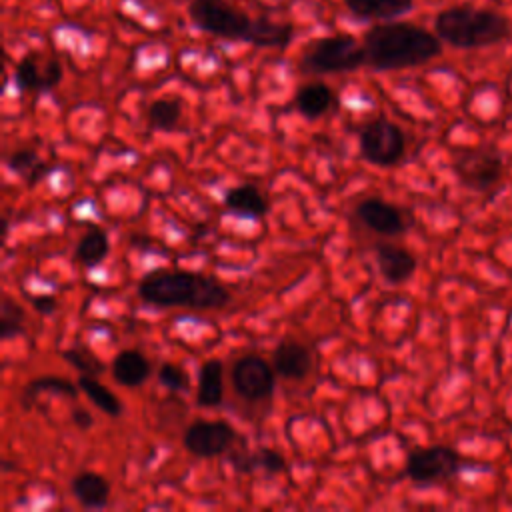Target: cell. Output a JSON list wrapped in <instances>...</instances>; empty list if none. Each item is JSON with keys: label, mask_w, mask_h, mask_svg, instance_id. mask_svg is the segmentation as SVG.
Masks as SVG:
<instances>
[{"label": "cell", "mask_w": 512, "mask_h": 512, "mask_svg": "<svg viewBox=\"0 0 512 512\" xmlns=\"http://www.w3.org/2000/svg\"><path fill=\"white\" fill-rule=\"evenodd\" d=\"M274 366L260 356H242L232 368L234 390L246 400H262L274 392Z\"/></svg>", "instance_id": "obj_8"}, {"label": "cell", "mask_w": 512, "mask_h": 512, "mask_svg": "<svg viewBox=\"0 0 512 512\" xmlns=\"http://www.w3.org/2000/svg\"><path fill=\"white\" fill-rule=\"evenodd\" d=\"M356 216L364 226L384 236H396L406 230V220L402 212L390 202H384L380 198L362 200L356 206Z\"/></svg>", "instance_id": "obj_12"}, {"label": "cell", "mask_w": 512, "mask_h": 512, "mask_svg": "<svg viewBox=\"0 0 512 512\" xmlns=\"http://www.w3.org/2000/svg\"><path fill=\"white\" fill-rule=\"evenodd\" d=\"M504 162L494 150H472L456 162V172L474 190H488L502 178Z\"/></svg>", "instance_id": "obj_10"}, {"label": "cell", "mask_w": 512, "mask_h": 512, "mask_svg": "<svg viewBox=\"0 0 512 512\" xmlns=\"http://www.w3.org/2000/svg\"><path fill=\"white\" fill-rule=\"evenodd\" d=\"M72 420H74V424L80 430H88L92 426V416L86 410H82V408H74L72 410Z\"/></svg>", "instance_id": "obj_31"}, {"label": "cell", "mask_w": 512, "mask_h": 512, "mask_svg": "<svg viewBox=\"0 0 512 512\" xmlns=\"http://www.w3.org/2000/svg\"><path fill=\"white\" fill-rule=\"evenodd\" d=\"M236 432L228 422L198 420L192 422L184 432V446L190 454L200 458H212L230 448Z\"/></svg>", "instance_id": "obj_9"}, {"label": "cell", "mask_w": 512, "mask_h": 512, "mask_svg": "<svg viewBox=\"0 0 512 512\" xmlns=\"http://www.w3.org/2000/svg\"><path fill=\"white\" fill-rule=\"evenodd\" d=\"M224 204L230 212H236L246 218H260L268 212V202L260 190L252 184H240L226 192Z\"/></svg>", "instance_id": "obj_17"}, {"label": "cell", "mask_w": 512, "mask_h": 512, "mask_svg": "<svg viewBox=\"0 0 512 512\" xmlns=\"http://www.w3.org/2000/svg\"><path fill=\"white\" fill-rule=\"evenodd\" d=\"M158 380H160V384H164V386L170 388V390H186V388H188V376H186V372H184L180 366L170 364V362H164V364L160 366Z\"/></svg>", "instance_id": "obj_29"}, {"label": "cell", "mask_w": 512, "mask_h": 512, "mask_svg": "<svg viewBox=\"0 0 512 512\" xmlns=\"http://www.w3.org/2000/svg\"><path fill=\"white\" fill-rule=\"evenodd\" d=\"M150 374V362L138 350H122L112 360V376L122 386H138Z\"/></svg>", "instance_id": "obj_15"}, {"label": "cell", "mask_w": 512, "mask_h": 512, "mask_svg": "<svg viewBox=\"0 0 512 512\" xmlns=\"http://www.w3.org/2000/svg\"><path fill=\"white\" fill-rule=\"evenodd\" d=\"M72 494L86 508H102L108 502L110 486L96 472H80L72 480Z\"/></svg>", "instance_id": "obj_19"}, {"label": "cell", "mask_w": 512, "mask_h": 512, "mask_svg": "<svg viewBox=\"0 0 512 512\" xmlns=\"http://www.w3.org/2000/svg\"><path fill=\"white\" fill-rule=\"evenodd\" d=\"M366 64L376 70H400L420 66L436 58L442 50L440 40L428 30L406 24L390 22L376 24L364 36Z\"/></svg>", "instance_id": "obj_1"}, {"label": "cell", "mask_w": 512, "mask_h": 512, "mask_svg": "<svg viewBox=\"0 0 512 512\" xmlns=\"http://www.w3.org/2000/svg\"><path fill=\"white\" fill-rule=\"evenodd\" d=\"M78 388L92 400V404H96L104 414L108 416H120L122 412V404L116 398L114 392H110L104 384H100L96 380V376H88V374H80L78 378Z\"/></svg>", "instance_id": "obj_21"}, {"label": "cell", "mask_w": 512, "mask_h": 512, "mask_svg": "<svg viewBox=\"0 0 512 512\" xmlns=\"http://www.w3.org/2000/svg\"><path fill=\"white\" fill-rule=\"evenodd\" d=\"M362 64H366L364 44H358L352 36L344 34L312 42L300 60V68L308 74L350 72Z\"/></svg>", "instance_id": "obj_5"}, {"label": "cell", "mask_w": 512, "mask_h": 512, "mask_svg": "<svg viewBox=\"0 0 512 512\" xmlns=\"http://www.w3.org/2000/svg\"><path fill=\"white\" fill-rule=\"evenodd\" d=\"M14 78L22 90L44 92L62 80V66L54 58L42 60L38 52H30L16 64Z\"/></svg>", "instance_id": "obj_11"}, {"label": "cell", "mask_w": 512, "mask_h": 512, "mask_svg": "<svg viewBox=\"0 0 512 512\" xmlns=\"http://www.w3.org/2000/svg\"><path fill=\"white\" fill-rule=\"evenodd\" d=\"M334 94L324 82L304 84L296 92V108L306 118H320L332 106Z\"/></svg>", "instance_id": "obj_20"}, {"label": "cell", "mask_w": 512, "mask_h": 512, "mask_svg": "<svg viewBox=\"0 0 512 512\" xmlns=\"http://www.w3.org/2000/svg\"><path fill=\"white\" fill-rule=\"evenodd\" d=\"M62 358L88 376H98L104 370V364L88 348H68L62 352Z\"/></svg>", "instance_id": "obj_28"}, {"label": "cell", "mask_w": 512, "mask_h": 512, "mask_svg": "<svg viewBox=\"0 0 512 512\" xmlns=\"http://www.w3.org/2000/svg\"><path fill=\"white\" fill-rule=\"evenodd\" d=\"M182 116V106L174 98L154 100L148 108V124L156 130H172Z\"/></svg>", "instance_id": "obj_23"}, {"label": "cell", "mask_w": 512, "mask_h": 512, "mask_svg": "<svg viewBox=\"0 0 512 512\" xmlns=\"http://www.w3.org/2000/svg\"><path fill=\"white\" fill-rule=\"evenodd\" d=\"M188 14L192 22L208 34L254 44L258 20H252L224 0H192Z\"/></svg>", "instance_id": "obj_4"}, {"label": "cell", "mask_w": 512, "mask_h": 512, "mask_svg": "<svg viewBox=\"0 0 512 512\" xmlns=\"http://www.w3.org/2000/svg\"><path fill=\"white\" fill-rule=\"evenodd\" d=\"M376 262L382 278L392 284L408 280L416 270V258L408 250L394 244H378Z\"/></svg>", "instance_id": "obj_14"}, {"label": "cell", "mask_w": 512, "mask_h": 512, "mask_svg": "<svg viewBox=\"0 0 512 512\" xmlns=\"http://www.w3.org/2000/svg\"><path fill=\"white\" fill-rule=\"evenodd\" d=\"M38 392H54V394L76 396V386H74L70 380L60 378V376H42V378L32 380V382L26 386V392H24L22 400L28 402V400H32Z\"/></svg>", "instance_id": "obj_25"}, {"label": "cell", "mask_w": 512, "mask_h": 512, "mask_svg": "<svg viewBox=\"0 0 512 512\" xmlns=\"http://www.w3.org/2000/svg\"><path fill=\"white\" fill-rule=\"evenodd\" d=\"M436 34L440 40L456 48H482L498 44L510 34L504 16L468 6H454L436 16Z\"/></svg>", "instance_id": "obj_3"}, {"label": "cell", "mask_w": 512, "mask_h": 512, "mask_svg": "<svg viewBox=\"0 0 512 512\" xmlns=\"http://www.w3.org/2000/svg\"><path fill=\"white\" fill-rule=\"evenodd\" d=\"M24 312L18 304H14L10 298H4L2 310H0V336L4 340L20 334L24 330Z\"/></svg>", "instance_id": "obj_27"}, {"label": "cell", "mask_w": 512, "mask_h": 512, "mask_svg": "<svg viewBox=\"0 0 512 512\" xmlns=\"http://www.w3.org/2000/svg\"><path fill=\"white\" fill-rule=\"evenodd\" d=\"M272 366L280 376L298 380L310 372L312 354L304 344L296 340H284L272 352Z\"/></svg>", "instance_id": "obj_13"}, {"label": "cell", "mask_w": 512, "mask_h": 512, "mask_svg": "<svg viewBox=\"0 0 512 512\" xmlns=\"http://www.w3.org/2000/svg\"><path fill=\"white\" fill-rule=\"evenodd\" d=\"M236 466L242 470V472H250L252 468H264L266 472H282L286 468V460L280 452L272 450V448H260L258 452L246 456V458H236Z\"/></svg>", "instance_id": "obj_24"}, {"label": "cell", "mask_w": 512, "mask_h": 512, "mask_svg": "<svg viewBox=\"0 0 512 512\" xmlns=\"http://www.w3.org/2000/svg\"><path fill=\"white\" fill-rule=\"evenodd\" d=\"M138 294L144 302L156 306H188V308H224L230 300L228 290L206 276L192 272L156 270L144 276L138 284Z\"/></svg>", "instance_id": "obj_2"}, {"label": "cell", "mask_w": 512, "mask_h": 512, "mask_svg": "<svg viewBox=\"0 0 512 512\" xmlns=\"http://www.w3.org/2000/svg\"><path fill=\"white\" fill-rule=\"evenodd\" d=\"M346 8L362 20H392L410 12L414 0H344Z\"/></svg>", "instance_id": "obj_16"}, {"label": "cell", "mask_w": 512, "mask_h": 512, "mask_svg": "<svg viewBox=\"0 0 512 512\" xmlns=\"http://www.w3.org/2000/svg\"><path fill=\"white\" fill-rule=\"evenodd\" d=\"M108 254V236L100 228L88 230L78 246H76V260L84 266L100 264Z\"/></svg>", "instance_id": "obj_22"}, {"label": "cell", "mask_w": 512, "mask_h": 512, "mask_svg": "<svg viewBox=\"0 0 512 512\" xmlns=\"http://www.w3.org/2000/svg\"><path fill=\"white\" fill-rule=\"evenodd\" d=\"M460 470V456L450 446H430L414 450L406 460V474L412 482L430 486L444 482Z\"/></svg>", "instance_id": "obj_7"}, {"label": "cell", "mask_w": 512, "mask_h": 512, "mask_svg": "<svg viewBox=\"0 0 512 512\" xmlns=\"http://www.w3.org/2000/svg\"><path fill=\"white\" fill-rule=\"evenodd\" d=\"M222 372L224 366L220 360L212 358L206 360L200 366V376H198V392H196V402L206 408H214L222 402L224 394V384H222Z\"/></svg>", "instance_id": "obj_18"}, {"label": "cell", "mask_w": 512, "mask_h": 512, "mask_svg": "<svg viewBox=\"0 0 512 512\" xmlns=\"http://www.w3.org/2000/svg\"><path fill=\"white\" fill-rule=\"evenodd\" d=\"M30 302H32V306H34L38 312H42V314L54 312V308H56V300H54L52 296H48V294H44V296H32Z\"/></svg>", "instance_id": "obj_30"}, {"label": "cell", "mask_w": 512, "mask_h": 512, "mask_svg": "<svg viewBox=\"0 0 512 512\" xmlns=\"http://www.w3.org/2000/svg\"><path fill=\"white\" fill-rule=\"evenodd\" d=\"M8 166L14 172H18L22 178H26L30 184H34L40 178V174L44 172V166H42L40 158L32 150H18V152L10 154Z\"/></svg>", "instance_id": "obj_26"}, {"label": "cell", "mask_w": 512, "mask_h": 512, "mask_svg": "<svg viewBox=\"0 0 512 512\" xmlns=\"http://www.w3.org/2000/svg\"><path fill=\"white\" fill-rule=\"evenodd\" d=\"M404 150L406 140L402 130L386 118L368 122L360 132V152L370 164L394 166L402 160Z\"/></svg>", "instance_id": "obj_6"}]
</instances>
